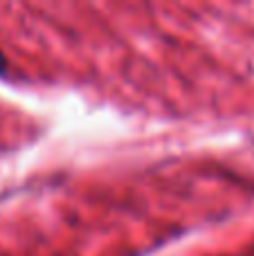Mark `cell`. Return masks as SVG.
<instances>
[{
	"label": "cell",
	"instance_id": "1",
	"mask_svg": "<svg viewBox=\"0 0 254 256\" xmlns=\"http://www.w3.org/2000/svg\"><path fill=\"white\" fill-rule=\"evenodd\" d=\"M7 70V61H4V56H2V52H0V74Z\"/></svg>",
	"mask_w": 254,
	"mask_h": 256
}]
</instances>
